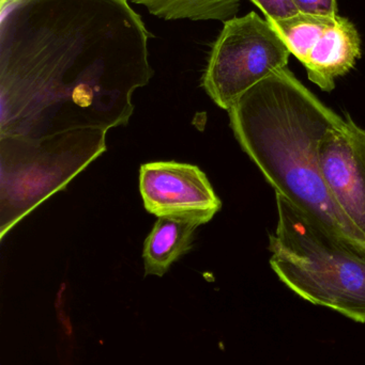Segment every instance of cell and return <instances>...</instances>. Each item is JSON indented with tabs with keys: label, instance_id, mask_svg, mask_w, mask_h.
I'll return each instance as SVG.
<instances>
[{
	"label": "cell",
	"instance_id": "7",
	"mask_svg": "<svg viewBox=\"0 0 365 365\" xmlns=\"http://www.w3.org/2000/svg\"><path fill=\"white\" fill-rule=\"evenodd\" d=\"M319 158L334 203L365 236V130L347 115L325 135Z\"/></svg>",
	"mask_w": 365,
	"mask_h": 365
},
{
	"label": "cell",
	"instance_id": "10",
	"mask_svg": "<svg viewBox=\"0 0 365 365\" xmlns=\"http://www.w3.org/2000/svg\"><path fill=\"white\" fill-rule=\"evenodd\" d=\"M146 6L154 16L166 21H227L239 11L240 0H128Z\"/></svg>",
	"mask_w": 365,
	"mask_h": 365
},
{
	"label": "cell",
	"instance_id": "9",
	"mask_svg": "<svg viewBox=\"0 0 365 365\" xmlns=\"http://www.w3.org/2000/svg\"><path fill=\"white\" fill-rule=\"evenodd\" d=\"M203 225L191 217H158L144 244L145 274L164 276L175 262L192 249L195 232Z\"/></svg>",
	"mask_w": 365,
	"mask_h": 365
},
{
	"label": "cell",
	"instance_id": "11",
	"mask_svg": "<svg viewBox=\"0 0 365 365\" xmlns=\"http://www.w3.org/2000/svg\"><path fill=\"white\" fill-rule=\"evenodd\" d=\"M336 16L299 13L295 16L280 21L266 19L286 43L291 53L302 63L310 53L313 44L334 23Z\"/></svg>",
	"mask_w": 365,
	"mask_h": 365
},
{
	"label": "cell",
	"instance_id": "1",
	"mask_svg": "<svg viewBox=\"0 0 365 365\" xmlns=\"http://www.w3.org/2000/svg\"><path fill=\"white\" fill-rule=\"evenodd\" d=\"M128 0L0 4V137L124 126L154 76Z\"/></svg>",
	"mask_w": 365,
	"mask_h": 365
},
{
	"label": "cell",
	"instance_id": "6",
	"mask_svg": "<svg viewBox=\"0 0 365 365\" xmlns=\"http://www.w3.org/2000/svg\"><path fill=\"white\" fill-rule=\"evenodd\" d=\"M139 190L146 210L156 217H191L206 225L222 208L207 175L194 165L177 162L141 165Z\"/></svg>",
	"mask_w": 365,
	"mask_h": 365
},
{
	"label": "cell",
	"instance_id": "8",
	"mask_svg": "<svg viewBox=\"0 0 365 365\" xmlns=\"http://www.w3.org/2000/svg\"><path fill=\"white\" fill-rule=\"evenodd\" d=\"M361 57V38L349 19L336 16L334 23L317 38L302 62L309 79L323 91L336 88V79L347 74Z\"/></svg>",
	"mask_w": 365,
	"mask_h": 365
},
{
	"label": "cell",
	"instance_id": "12",
	"mask_svg": "<svg viewBox=\"0 0 365 365\" xmlns=\"http://www.w3.org/2000/svg\"><path fill=\"white\" fill-rule=\"evenodd\" d=\"M256 4L266 19L280 21L299 14L297 6L293 0H251Z\"/></svg>",
	"mask_w": 365,
	"mask_h": 365
},
{
	"label": "cell",
	"instance_id": "3",
	"mask_svg": "<svg viewBox=\"0 0 365 365\" xmlns=\"http://www.w3.org/2000/svg\"><path fill=\"white\" fill-rule=\"evenodd\" d=\"M270 265L294 293L365 323V245L331 231L276 193Z\"/></svg>",
	"mask_w": 365,
	"mask_h": 365
},
{
	"label": "cell",
	"instance_id": "13",
	"mask_svg": "<svg viewBox=\"0 0 365 365\" xmlns=\"http://www.w3.org/2000/svg\"><path fill=\"white\" fill-rule=\"evenodd\" d=\"M300 13L304 14L336 16L338 4L336 0H293Z\"/></svg>",
	"mask_w": 365,
	"mask_h": 365
},
{
	"label": "cell",
	"instance_id": "14",
	"mask_svg": "<svg viewBox=\"0 0 365 365\" xmlns=\"http://www.w3.org/2000/svg\"><path fill=\"white\" fill-rule=\"evenodd\" d=\"M6 0H0V4H4V2H6Z\"/></svg>",
	"mask_w": 365,
	"mask_h": 365
},
{
	"label": "cell",
	"instance_id": "5",
	"mask_svg": "<svg viewBox=\"0 0 365 365\" xmlns=\"http://www.w3.org/2000/svg\"><path fill=\"white\" fill-rule=\"evenodd\" d=\"M291 51L267 19L250 12L225 21L212 45L201 85L229 111L251 88L287 68Z\"/></svg>",
	"mask_w": 365,
	"mask_h": 365
},
{
	"label": "cell",
	"instance_id": "4",
	"mask_svg": "<svg viewBox=\"0 0 365 365\" xmlns=\"http://www.w3.org/2000/svg\"><path fill=\"white\" fill-rule=\"evenodd\" d=\"M106 130L0 137V240L106 151Z\"/></svg>",
	"mask_w": 365,
	"mask_h": 365
},
{
	"label": "cell",
	"instance_id": "2",
	"mask_svg": "<svg viewBox=\"0 0 365 365\" xmlns=\"http://www.w3.org/2000/svg\"><path fill=\"white\" fill-rule=\"evenodd\" d=\"M238 143L276 193L331 231L365 245L334 203L319 169V145L344 119L285 68L244 94L229 110Z\"/></svg>",
	"mask_w": 365,
	"mask_h": 365
}]
</instances>
